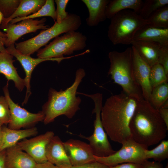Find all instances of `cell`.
<instances>
[{"instance_id":"cell-33","label":"cell","mask_w":168,"mask_h":168,"mask_svg":"<svg viewBox=\"0 0 168 168\" xmlns=\"http://www.w3.org/2000/svg\"><path fill=\"white\" fill-rule=\"evenodd\" d=\"M57 6L56 10V19L58 23H61L67 16L68 13L66 12V8L68 0H55L54 1Z\"/></svg>"},{"instance_id":"cell-11","label":"cell","mask_w":168,"mask_h":168,"mask_svg":"<svg viewBox=\"0 0 168 168\" xmlns=\"http://www.w3.org/2000/svg\"><path fill=\"white\" fill-rule=\"evenodd\" d=\"M6 51L15 57L20 63L25 72V77L24 78L25 86L26 88V92L24 100L22 103L23 105L27 103L29 98L31 94L30 89V82L32 72L35 68L40 63L45 61H56L59 63L62 60L77 56V55L71 56L64 57L59 58H34L29 55L23 54L17 50L15 44H11L6 48Z\"/></svg>"},{"instance_id":"cell-7","label":"cell","mask_w":168,"mask_h":168,"mask_svg":"<svg viewBox=\"0 0 168 168\" xmlns=\"http://www.w3.org/2000/svg\"><path fill=\"white\" fill-rule=\"evenodd\" d=\"M86 36L80 32L72 31L58 36L49 44L40 49L37 54L42 58H59L84 49L86 45Z\"/></svg>"},{"instance_id":"cell-12","label":"cell","mask_w":168,"mask_h":168,"mask_svg":"<svg viewBox=\"0 0 168 168\" xmlns=\"http://www.w3.org/2000/svg\"><path fill=\"white\" fill-rule=\"evenodd\" d=\"M54 135L53 131H47L30 139H24L16 145L29 155L36 163H44L47 161L46 156L47 146Z\"/></svg>"},{"instance_id":"cell-3","label":"cell","mask_w":168,"mask_h":168,"mask_svg":"<svg viewBox=\"0 0 168 168\" xmlns=\"http://www.w3.org/2000/svg\"><path fill=\"white\" fill-rule=\"evenodd\" d=\"M86 72L82 68L78 69L75 73L74 81L69 87L64 90L57 91L51 88L48 92V100L43 105L42 111L44 118L43 122L47 124L54 121L57 117L64 115L72 119L80 109L81 98L76 96L78 87Z\"/></svg>"},{"instance_id":"cell-10","label":"cell","mask_w":168,"mask_h":168,"mask_svg":"<svg viewBox=\"0 0 168 168\" xmlns=\"http://www.w3.org/2000/svg\"><path fill=\"white\" fill-rule=\"evenodd\" d=\"M8 85L9 82L7 81L3 88L11 113L10 120L7 127L14 129L30 128L39 122L43 121L44 116L42 111L36 113H32L13 102L10 96Z\"/></svg>"},{"instance_id":"cell-16","label":"cell","mask_w":168,"mask_h":168,"mask_svg":"<svg viewBox=\"0 0 168 168\" xmlns=\"http://www.w3.org/2000/svg\"><path fill=\"white\" fill-rule=\"evenodd\" d=\"M47 161L59 168L72 167L63 142L57 136H54L48 144L46 150Z\"/></svg>"},{"instance_id":"cell-36","label":"cell","mask_w":168,"mask_h":168,"mask_svg":"<svg viewBox=\"0 0 168 168\" xmlns=\"http://www.w3.org/2000/svg\"><path fill=\"white\" fill-rule=\"evenodd\" d=\"M142 168H164L161 162L146 160L142 164Z\"/></svg>"},{"instance_id":"cell-21","label":"cell","mask_w":168,"mask_h":168,"mask_svg":"<svg viewBox=\"0 0 168 168\" xmlns=\"http://www.w3.org/2000/svg\"><path fill=\"white\" fill-rule=\"evenodd\" d=\"M142 59L151 67L158 63V53L161 45L146 40H133L131 43Z\"/></svg>"},{"instance_id":"cell-18","label":"cell","mask_w":168,"mask_h":168,"mask_svg":"<svg viewBox=\"0 0 168 168\" xmlns=\"http://www.w3.org/2000/svg\"><path fill=\"white\" fill-rule=\"evenodd\" d=\"M2 139L0 145V152L15 145L20 140L35 136L38 133L36 128L32 127L25 129H14L5 125L2 127Z\"/></svg>"},{"instance_id":"cell-44","label":"cell","mask_w":168,"mask_h":168,"mask_svg":"<svg viewBox=\"0 0 168 168\" xmlns=\"http://www.w3.org/2000/svg\"><path fill=\"white\" fill-rule=\"evenodd\" d=\"M4 17L2 13L0 11V25L1 24Z\"/></svg>"},{"instance_id":"cell-39","label":"cell","mask_w":168,"mask_h":168,"mask_svg":"<svg viewBox=\"0 0 168 168\" xmlns=\"http://www.w3.org/2000/svg\"><path fill=\"white\" fill-rule=\"evenodd\" d=\"M7 39L6 33L0 30V53L7 51L4 47Z\"/></svg>"},{"instance_id":"cell-22","label":"cell","mask_w":168,"mask_h":168,"mask_svg":"<svg viewBox=\"0 0 168 168\" xmlns=\"http://www.w3.org/2000/svg\"><path fill=\"white\" fill-rule=\"evenodd\" d=\"M133 40L148 41L158 44L161 46H168V28L147 25L136 33Z\"/></svg>"},{"instance_id":"cell-25","label":"cell","mask_w":168,"mask_h":168,"mask_svg":"<svg viewBox=\"0 0 168 168\" xmlns=\"http://www.w3.org/2000/svg\"><path fill=\"white\" fill-rule=\"evenodd\" d=\"M168 100V83H163L152 88L148 102L158 110Z\"/></svg>"},{"instance_id":"cell-13","label":"cell","mask_w":168,"mask_h":168,"mask_svg":"<svg viewBox=\"0 0 168 168\" xmlns=\"http://www.w3.org/2000/svg\"><path fill=\"white\" fill-rule=\"evenodd\" d=\"M46 20L45 18L40 20L27 19L17 23H9L4 30L7 37L5 46L7 47L15 44L16 41L25 34L35 32L38 30L47 29L49 26L45 24Z\"/></svg>"},{"instance_id":"cell-15","label":"cell","mask_w":168,"mask_h":168,"mask_svg":"<svg viewBox=\"0 0 168 168\" xmlns=\"http://www.w3.org/2000/svg\"><path fill=\"white\" fill-rule=\"evenodd\" d=\"M131 48L134 77L141 89L143 99L148 101L152 89L149 82L151 67L142 59L133 46Z\"/></svg>"},{"instance_id":"cell-35","label":"cell","mask_w":168,"mask_h":168,"mask_svg":"<svg viewBox=\"0 0 168 168\" xmlns=\"http://www.w3.org/2000/svg\"><path fill=\"white\" fill-rule=\"evenodd\" d=\"M70 168H110V166L96 161L79 166H72Z\"/></svg>"},{"instance_id":"cell-24","label":"cell","mask_w":168,"mask_h":168,"mask_svg":"<svg viewBox=\"0 0 168 168\" xmlns=\"http://www.w3.org/2000/svg\"><path fill=\"white\" fill-rule=\"evenodd\" d=\"M143 2L142 0H110L106 10L107 18L110 19L117 13L126 9H131L139 14Z\"/></svg>"},{"instance_id":"cell-19","label":"cell","mask_w":168,"mask_h":168,"mask_svg":"<svg viewBox=\"0 0 168 168\" xmlns=\"http://www.w3.org/2000/svg\"><path fill=\"white\" fill-rule=\"evenodd\" d=\"M13 56L7 51L0 53V74L4 75L7 82H13L15 87L21 91L25 87L24 79L18 75L17 68L13 64Z\"/></svg>"},{"instance_id":"cell-6","label":"cell","mask_w":168,"mask_h":168,"mask_svg":"<svg viewBox=\"0 0 168 168\" xmlns=\"http://www.w3.org/2000/svg\"><path fill=\"white\" fill-rule=\"evenodd\" d=\"M80 16L75 14L68 13L67 17L60 23L54 21L51 27L41 30L37 35L27 40L15 44V48L22 54L30 56L46 45L51 39L59 35L76 31L82 24Z\"/></svg>"},{"instance_id":"cell-34","label":"cell","mask_w":168,"mask_h":168,"mask_svg":"<svg viewBox=\"0 0 168 168\" xmlns=\"http://www.w3.org/2000/svg\"><path fill=\"white\" fill-rule=\"evenodd\" d=\"M158 63L162 66L168 76V46H161L158 53Z\"/></svg>"},{"instance_id":"cell-31","label":"cell","mask_w":168,"mask_h":168,"mask_svg":"<svg viewBox=\"0 0 168 168\" xmlns=\"http://www.w3.org/2000/svg\"><path fill=\"white\" fill-rule=\"evenodd\" d=\"M21 0H0V11L4 18L7 19L15 12Z\"/></svg>"},{"instance_id":"cell-38","label":"cell","mask_w":168,"mask_h":168,"mask_svg":"<svg viewBox=\"0 0 168 168\" xmlns=\"http://www.w3.org/2000/svg\"><path fill=\"white\" fill-rule=\"evenodd\" d=\"M158 110L168 129V108H160Z\"/></svg>"},{"instance_id":"cell-43","label":"cell","mask_w":168,"mask_h":168,"mask_svg":"<svg viewBox=\"0 0 168 168\" xmlns=\"http://www.w3.org/2000/svg\"><path fill=\"white\" fill-rule=\"evenodd\" d=\"M2 125L0 123V145L2 141Z\"/></svg>"},{"instance_id":"cell-41","label":"cell","mask_w":168,"mask_h":168,"mask_svg":"<svg viewBox=\"0 0 168 168\" xmlns=\"http://www.w3.org/2000/svg\"><path fill=\"white\" fill-rule=\"evenodd\" d=\"M5 149L0 152V168H5Z\"/></svg>"},{"instance_id":"cell-23","label":"cell","mask_w":168,"mask_h":168,"mask_svg":"<svg viewBox=\"0 0 168 168\" xmlns=\"http://www.w3.org/2000/svg\"><path fill=\"white\" fill-rule=\"evenodd\" d=\"M46 0H21L15 12L9 18H3L0 28L3 30L11 20L17 17L22 18L34 13L45 4Z\"/></svg>"},{"instance_id":"cell-14","label":"cell","mask_w":168,"mask_h":168,"mask_svg":"<svg viewBox=\"0 0 168 168\" xmlns=\"http://www.w3.org/2000/svg\"><path fill=\"white\" fill-rule=\"evenodd\" d=\"M63 145L72 166H79L96 161L89 144L70 139L63 142Z\"/></svg>"},{"instance_id":"cell-40","label":"cell","mask_w":168,"mask_h":168,"mask_svg":"<svg viewBox=\"0 0 168 168\" xmlns=\"http://www.w3.org/2000/svg\"><path fill=\"white\" fill-rule=\"evenodd\" d=\"M34 168H59L54 165L47 161L45 163L37 164Z\"/></svg>"},{"instance_id":"cell-28","label":"cell","mask_w":168,"mask_h":168,"mask_svg":"<svg viewBox=\"0 0 168 168\" xmlns=\"http://www.w3.org/2000/svg\"><path fill=\"white\" fill-rule=\"evenodd\" d=\"M146 160L152 159L154 161L161 162L168 158V141L162 140L156 147L145 151Z\"/></svg>"},{"instance_id":"cell-17","label":"cell","mask_w":168,"mask_h":168,"mask_svg":"<svg viewBox=\"0 0 168 168\" xmlns=\"http://www.w3.org/2000/svg\"><path fill=\"white\" fill-rule=\"evenodd\" d=\"M5 168H34L37 163L16 145L5 149Z\"/></svg>"},{"instance_id":"cell-1","label":"cell","mask_w":168,"mask_h":168,"mask_svg":"<svg viewBox=\"0 0 168 168\" xmlns=\"http://www.w3.org/2000/svg\"><path fill=\"white\" fill-rule=\"evenodd\" d=\"M139 100L123 91L106 99L100 115L104 129L111 140L122 144L132 138L129 125Z\"/></svg>"},{"instance_id":"cell-42","label":"cell","mask_w":168,"mask_h":168,"mask_svg":"<svg viewBox=\"0 0 168 168\" xmlns=\"http://www.w3.org/2000/svg\"><path fill=\"white\" fill-rule=\"evenodd\" d=\"M161 108H168V100L164 102Z\"/></svg>"},{"instance_id":"cell-37","label":"cell","mask_w":168,"mask_h":168,"mask_svg":"<svg viewBox=\"0 0 168 168\" xmlns=\"http://www.w3.org/2000/svg\"><path fill=\"white\" fill-rule=\"evenodd\" d=\"M110 168H142L141 164L125 163L110 166Z\"/></svg>"},{"instance_id":"cell-20","label":"cell","mask_w":168,"mask_h":168,"mask_svg":"<svg viewBox=\"0 0 168 168\" xmlns=\"http://www.w3.org/2000/svg\"><path fill=\"white\" fill-rule=\"evenodd\" d=\"M110 0H82L89 12L86 24L91 27L97 26L107 18L106 10Z\"/></svg>"},{"instance_id":"cell-8","label":"cell","mask_w":168,"mask_h":168,"mask_svg":"<svg viewBox=\"0 0 168 168\" xmlns=\"http://www.w3.org/2000/svg\"><path fill=\"white\" fill-rule=\"evenodd\" d=\"M78 94L84 95L91 98L93 101L95 107L92 114H95L94 122V130L92 135L85 136L80 134L79 136L87 140L94 155L100 157H105L115 152L112 148L107 138V134L103 126L100 114L102 108L103 95L102 93L88 94L81 92Z\"/></svg>"},{"instance_id":"cell-27","label":"cell","mask_w":168,"mask_h":168,"mask_svg":"<svg viewBox=\"0 0 168 168\" xmlns=\"http://www.w3.org/2000/svg\"><path fill=\"white\" fill-rule=\"evenodd\" d=\"M146 20L147 25L150 26L168 28V5L159 8Z\"/></svg>"},{"instance_id":"cell-5","label":"cell","mask_w":168,"mask_h":168,"mask_svg":"<svg viewBox=\"0 0 168 168\" xmlns=\"http://www.w3.org/2000/svg\"><path fill=\"white\" fill-rule=\"evenodd\" d=\"M110 19L108 36L114 45L131 44L136 33L147 25L146 20L130 9L120 11Z\"/></svg>"},{"instance_id":"cell-32","label":"cell","mask_w":168,"mask_h":168,"mask_svg":"<svg viewBox=\"0 0 168 168\" xmlns=\"http://www.w3.org/2000/svg\"><path fill=\"white\" fill-rule=\"evenodd\" d=\"M11 113L8 102L4 96H0V123L7 125L9 123Z\"/></svg>"},{"instance_id":"cell-4","label":"cell","mask_w":168,"mask_h":168,"mask_svg":"<svg viewBox=\"0 0 168 168\" xmlns=\"http://www.w3.org/2000/svg\"><path fill=\"white\" fill-rule=\"evenodd\" d=\"M108 57L110 66L108 74L114 82L120 85L127 95L138 100L143 99L141 89L133 74L131 47L122 52L111 51Z\"/></svg>"},{"instance_id":"cell-9","label":"cell","mask_w":168,"mask_h":168,"mask_svg":"<svg viewBox=\"0 0 168 168\" xmlns=\"http://www.w3.org/2000/svg\"><path fill=\"white\" fill-rule=\"evenodd\" d=\"M121 148L114 154L103 157L94 155L96 161L111 166L125 163L142 164L145 160V151L148 148L132 138L121 144Z\"/></svg>"},{"instance_id":"cell-2","label":"cell","mask_w":168,"mask_h":168,"mask_svg":"<svg viewBox=\"0 0 168 168\" xmlns=\"http://www.w3.org/2000/svg\"><path fill=\"white\" fill-rule=\"evenodd\" d=\"M129 128L133 140L147 148L163 140L168 130L158 110L144 99L138 101Z\"/></svg>"},{"instance_id":"cell-30","label":"cell","mask_w":168,"mask_h":168,"mask_svg":"<svg viewBox=\"0 0 168 168\" xmlns=\"http://www.w3.org/2000/svg\"><path fill=\"white\" fill-rule=\"evenodd\" d=\"M168 4V0H145L139 14L146 20L157 10Z\"/></svg>"},{"instance_id":"cell-26","label":"cell","mask_w":168,"mask_h":168,"mask_svg":"<svg viewBox=\"0 0 168 168\" xmlns=\"http://www.w3.org/2000/svg\"><path fill=\"white\" fill-rule=\"evenodd\" d=\"M43 16H50L54 21H56V16L54 0H46L45 4L35 13L22 18L17 17L10 21L9 23L14 24L24 19H34L36 18Z\"/></svg>"},{"instance_id":"cell-29","label":"cell","mask_w":168,"mask_h":168,"mask_svg":"<svg viewBox=\"0 0 168 168\" xmlns=\"http://www.w3.org/2000/svg\"><path fill=\"white\" fill-rule=\"evenodd\" d=\"M168 77L162 65L156 63L151 68L149 82L153 88L160 84L168 81Z\"/></svg>"}]
</instances>
